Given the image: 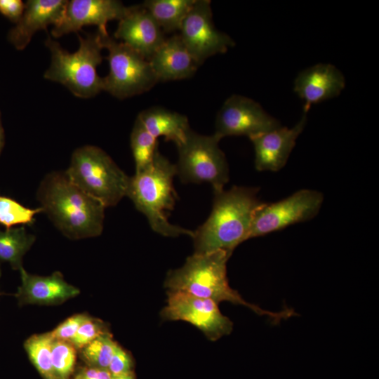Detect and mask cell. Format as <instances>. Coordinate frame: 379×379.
Here are the masks:
<instances>
[{
	"instance_id": "obj_18",
	"label": "cell",
	"mask_w": 379,
	"mask_h": 379,
	"mask_svg": "<svg viewBox=\"0 0 379 379\" xmlns=\"http://www.w3.org/2000/svg\"><path fill=\"white\" fill-rule=\"evenodd\" d=\"M19 271L22 283L15 296L20 305L58 304L79 293V290L67 283L59 272L41 277L30 274L23 267Z\"/></svg>"
},
{
	"instance_id": "obj_36",
	"label": "cell",
	"mask_w": 379,
	"mask_h": 379,
	"mask_svg": "<svg viewBox=\"0 0 379 379\" xmlns=\"http://www.w3.org/2000/svg\"><path fill=\"white\" fill-rule=\"evenodd\" d=\"M1 269H0V277H1Z\"/></svg>"
},
{
	"instance_id": "obj_6",
	"label": "cell",
	"mask_w": 379,
	"mask_h": 379,
	"mask_svg": "<svg viewBox=\"0 0 379 379\" xmlns=\"http://www.w3.org/2000/svg\"><path fill=\"white\" fill-rule=\"evenodd\" d=\"M65 173L74 185L105 207L114 206L126 197L130 177L96 146L76 149Z\"/></svg>"
},
{
	"instance_id": "obj_33",
	"label": "cell",
	"mask_w": 379,
	"mask_h": 379,
	"mask_svg": "<svg viewBox=\"0 0 379 379\" xmlns=\"http://www.w3.org/2000/svg\"><path fill=\"white\" fill-rule=\"evenodd\" d=\"M112 379H135V377L133 371H131L125 374L113 376Z\"/></svg>"
},
{
	"instance_id": "obj_9",
	"label": "cell",
	"mask_w": 379,
	"mask_h": 379,
	"mask_svg": "<svg viewBox=\"0 0 379 379\" xmlns=\"http://www.w3.org/2000/svg\"><path fill=\"white\" fill-rule=\"evenodd\" d=\"M323 201L324 195L320 192L302 189L280 201L262 202L253 213L248 239L314 218Z\"/></svg>"
},
{
	"instance_id": "obj_12",
	"label": "cell",
	"mask_w": 379,
	"mask_h": 379,
	"mask_svg": "<svg viewBox=\"0 0 379 379\" xmlns=\"http://www.w3.org/2000/svg\"><path fill=\"white\" fill-rule=\"evenodd\" d=\"M279 126L280 122L258 102L234 94L227 98L217 114L214 134L220 139L232 135L251 139Z\"/></svg>"
},
{
	"instance_id": "obj_14",
	"label": "cell",
	"mask_w": 379,
	"mask_h": 379,
	"mask_svg": "<svg viewBox=\"0 0 379 379\" xmlns=\"http://www.w3.org/2000/svg\"><path fill=\"white\" fill-rule=\"evenodd\" d=\"M303 112L293 127H282L251 138L255 152V168L258 171L277 172L286 164L296 140L304 130L307 116Z\"/></svg>"
},
{
	"instance_id": "obj_20",
	"label": "cell",
	"mask_w": 379,
	"mask_h": 379,
	"mask_svg": "<svg viewBox=\"0 0 379 379\" xmlns=\"http://www.w3.org/2000/svg\"><path fill=\"white\" fill-rule=\"evenodd\" d=\"M137 118L156 139L164 137L175 145L182 142L191 130L187 117L161 107H152L139 113Z\"/></svg>"
},
{
	"instance_id": "obj_2",
	"label": "cell",
	"mask_w": 379,
	"mask_h": 379,
	"mask_svg": "<svg viewBox=\"0 0 379 379\" xmlns=\"http://www.w3.org/2000/svg\"><path fill=\"white\" fill-rule=\"evenodd\" d=\"M37 198L43 212L66 237L79 239L99 236L105 206L74 185L65 172H52L41 182Z\"/></svg>"
},
{
	"instance_id": "obj_32",
	"label": "cell",
	"mask_w": 379,
	"mask_h": 379,
	"mask_svg": "<svg viewBox=\"0 0 379 379\" xmlns=\"http://www.w3.org/2000/svg\"><path fill=\"white\" fill-rule=\"evenodd\" d=\"M79 375L82 379H112L113 377L107 368L92 366L84 368Z\"/></svg>"
},
{
	"instance_id": "obj_28",
	"label": "cell",
	"mask_w": 379,
	"mask_h": 379,
	"mask_svg": "<svg viewBox=\"0 0 379 379\" xmlns=\"http://www.w3.org/2000/svg\"><path fill=\"white\" fill-rule=\"evenodd\" d=\"M109 333L105 324L99 319L88 317L81 324L71 340V343L77 348H83L99 336Z\"/></svg>"
},
{
	"instance_id": "obj_4",
	"label": "cell",
	"mask_w": 379,
	"mask_h": 379,
	"mask_svg": "<svg viewBox=\"0 0 379 379\" xmlns=\"http://www.w3.org/2000/svg\"><path fill=\"white\" fill-rule=\"evenodd\" d=\"M176 175L175 164L158 150L150 166L130 177L126 197L146 216L154 232L164 237H192L194 232L173 225L168 220L178 199L173 187Z\"/></svg>"
},
{
	"instance_id": "obj_26",
	"label": "cell",
	"mask_w": 379,
	"mask_h": 379,
	"mask_svg": "<svg viewBox=\"0 0 379 379\" xmlns=\"http://www.w3.org/2000/svg\"><path fill=\"white\" fill-rule=\"evenodd\" d=\"M117 345L110 333H107L83 347L82 354L90 366L108 368Z\"/></svg>"
},
{
	"instance_id": "obj_30",
	"label": "cell",
	"mask_w": 379,
	"mask_h": 379,
	"mask_svg": "<svg viewBox=\"0 0 379 379\" xmlns=\"http://www.w3.org/2000/svg\"><path fill=\"white\" fill-rule=\"evenodd\" d=\"M132 366L130 355L117 344L107 369L112 376H117L132 371Z\"/></svg>"
},
{
	"instance_id": "obj_15",
	"label": "cell",
	"mask_w": 379,
	"mask_h": 379,
	"mask_svg": "<svg viewBox=\"0 0 379 379\" xmlns=\"http://www.w3.org/2000/svg\"><path fill=\"white\" fill-rule=\"evenodd\" d=\"M114 38L148 60L166 39L163 30L142 5L129 7L127 14L119 20Z\"/></svg>"
},
{
	"instance_id": "obj_8",
	"label": "cell",
	"mask_w": 379,
	"mask_h": 379,
	"mask_svg": "<svg viewBox=\"0 0 379 379\" xmlns=\"http://www.w3.org/2000/svg\"><path fill=\"white\" fill-rule=\"evenodd\" d=\"M100 35L109 67L102 77V91L124 99L148 91L158 82L148 60L109 34Z\"/></svg>"
},
{
	"instance_id": "obj_5",
	"label": "cell",
	"mask_w": 379,
	"mask_h": 379,
	"mask_svg": "<svg viewBox=\"0 0 379 379\" xmlns=\"http://www.w3.org/2000/svg\"><path fill=\"white\" fill-rule=\"evenodd\" d=\"M78 36V50L69 53L48 36L45 44L51 52V62L44 77L62 84L78 98H88L102 91V77L98 74L97 67L103 59V47L98 32Z\"/></svg>"
},
{
	"instance_id": "obj_7",
	"label": "cell",
	"mask_w": 379,
	"mask_h": 379,
	"mask_svg": "<svg viewBox=\"0 0 379 379\" xmlns=\"http://www.w3.org/2000/svg\"><path fill=\"white\" fill-rule=\"evenodd\" d=\"M221 139L214 133L204 135L192 129L185 140L176 145L177 175L183 183H209L213 192L224 190L229 181V166L219 147Z\"/></svg>"
},
{
	"instance_id": "obj_16",
	"label": "cell",
	"mask_w": 379,
	"mask_h": 379,
	"mask_svg": "<svg viewBox=\"0 0 379 379\" xmlns=\"http://www.w3.org/2000/svg\"><path fill=\"white\" fill-rule=\"evenodd\" d=\"M345 86V77L337 67L319 63L298 74L293 91L303 102V112L307 113L312 105L338 96Z\"/></svg>"
},
{
	"instance_id": "obj_3",
	"label": "cell",
	"mask_w": 379,
	"mask_h": 379,
	"mask_svg": "<svg viewBox=\"0 0 379 379\" xmlns=\"http://www.w3.org/2000/svg\"><path fill=\"white\" fill-rule=\"evenodd\" d=\"M231 255L221 250L202 254L194 253L187 258L181 267L168 273L165 286L168 291H183L212 300L218 304L228 301L246 306L257 314L271 319L274 324L296 315L297 313L291 309L274 312L244 300L237 291L230 287L227 278L226 264Z\"/></svg>"
},
{
	"instance_id": "obj_10",
	"label": "cell",
	"mask_w": 379,
	"mask_h": 379,
	"mask_svg": "<svg viewBox=\"0 0 379 379\" xmlns=\"http://www.w3.org/2000/svg\"><path fill=\"white\" fill-rule=\"evenodd\" d=\"M179 32L184 44L199 65L213 55L226 53L235 45L228 34L215 27L208 0H195L183 20Z\"/></svg>"
},
{
	"instance_id": "obj_1",
	"label": "cell",
	"mask_w": 379,
	"mask_h": 379,
	"mask_svg": "<svg viewBox=\"0 0 379 379\" xmlns=\"http://www.w3.org/2000/svg\"><path fill=\"white\" fill-rule=\"evenodd\" d=\"M258 192V187L243 186L213 192L211 214L192 237L194 253L221 250L232 254L238 245L248 240L253 213L262 203Z\"/></svg>"
},
{
	"instance_id": "obj_17",
	"label": "cell",
	"mask_w": 379,
	"mask_h": 379,
	"mask_svg": "<svg viewBox=\"0 0 379 379\" xmlns=\"http://www.w3.org/2000/svg\"><path fill=\"white\" fill-rule=\"evenodd\" d=\"M67 1L29 0L24 12L10 30L8 41L19 51L25 49L37 31L46 29L49 25H57L62 19Z\"/></svg>"
},
{
	"instance_id": "obj_35",
	"label": "cell",
	"mask_w": 379,
	"mask_h": 379,
	"mask_svg": "<svg viewBox=\"0 0 379 379\" xmlns=\"http://www.w3.org/2000/svg\"><path fill=\"white\" fill-rule=\"evenodd\" d=\"M74 379H82L80 375H78L77 378H75Z\"/></svg>"
},
{
	"instance_id": "obj_23",
	"label": "cell",
	"mask_w": 379,
	"mask_h": 379,
	"mask_svg": "<svg viewBox=\"0 0 379 379\" xmlns=\"http://www.w3.org/2000/svg\"><path fill=\"white\" fill-rule=\"evenodd\" d=\"M158 141L136 118L131 134V147L135 161V173L150 166L158 151Z\"/></svg>"
},
{
	"instance_id": "obj_24",
	"label": "cell",
	"mask_w": 379,
	"mask_h": 379,
	"mask_svg": "<svg viewBox=\"0 0 379 379\" xmlns=\"http://www.w3.org/2000/svg\"><path fill=\"white\" fill-rule=\"evenodd\" d=\"M53 342L51 333H47L32 335L25 343L30 360L44 379H58L52 364Z\"/></svg>"
},
{
	"instance_id": "obj_34",
	"label": "cell",
	"mask_w": 379,
	"mask_h": 379,
	"mask_svg": "<svg viewBox=\"0 0 379 379\" xmlns=\"http://www.w3.org/2000/svg\"><path fill=\"white\" fill-rule=\"evenodd\" d=\"M4 145V133L2 127L1 120V113H0V154L2 151Z\"/></svg>"
},
{
	"instance_id": "obj_19",
	"label": "cell",
	"mask_w": 379,
	"mask_h": 379,
	"mask_svg": "<svg viewBox=\"0 0 379 379\" xmlns=\"http://www.w3.org/2000/svg\"><path fill=\"white\" fill-rule=\"evenodd\" d=\"M149 61L158 82L190 78L199 66L179 34L166 38Z\"/></svg>"
},
{
	"instance_id": "obj_21",
	"label": "cell",
	"mask_w": 379,
	"mask_h": 379,
	"mask_svg": "<svg viewBox=\"0 0 379 379\" xmlns=\"http://www.w3.org/2000/svg\"><path fill=\"white\" fill-rule=\"evenodd\" d=\"M195 0H147L142 4L165 32L178 31Z\"/></svg>"
},
{
	"instance_id": "obj_11",
	"label": "cell",
	"mask_w": 379,
	"mask_h": 379,
	"mask_svg": "<svg viewBox=\"0 0 379 379\" xmlns=\"http://www.w3.org/2000/svg\"><path fill=\"white\" fill-rule=\"evenodd\" d=\"M161 316L166 320L187 321L212 341L229 335L233 328L232 322L221 313L217 302L183 291H168L167 305Z\"/></svg>"
},
{
	"instance_id": "obj_22",
	"label": "cell",
	"mask_w": 379,
	"mask_h": 379,
	"mask_svg": "<svg viewBox=\"0 0 379 379\" xmlns=\"http://www.w3.org/2000/svg\"><path fill=\"white\" fill-rule=\"evenodd\" d=\"M35 241L24 226L0 230V262H8L13 270L22 267V258Z\"/></svg>"
},
{
	"instance_id": "obj_29",
	"label": "cell",
	"mask_w": 379,
	"mask_h": 379,
	"mask_svg": "<svg viewBox=\"0 0 379 379\" xmlns=\"http://www.w3.org/2000/svg\"><path fill=\"white\" fill-rule=\"evenodd\" d=\"M87 317L88 316L85 314H76L68 318L51 332L52 338L53 340L71 341Z\"/></svg>"
},
{
	"instance_id": "obj_13",
	"label": "cell",
	"mask_w": 379,
	"mask_h": 379,
	"mask_svg": "<svg viewBox=\"0 0 379 379\" xmlns=\"http://www.w3.org/2000/svg\"><path fill=\"white\" fill-rule=\"evenodd\" d=\"M129 7L117 0H71L67 1L63 16L52 29L55 38L71 32H77L86 25H96L98 32L107 35V25L110 20L122 19Z\"/></svg>"
},
{
	"instance_id": "obj_25",
	"label": "cell",
	"mask_w": 379,
	"mask_h": 379,
	"mask_svg": "<svg viewBox=\"0 0 379 379\" xmlns=\"http://www.w3.org/2000/svg\"><path fill=\"white\" fill-rule=\"evenodd\" d=\"M41 212V207L29 208L11 198L0 195V225L6 230L18 225H31L34 215Z\"/></svg>"
},
{
	"instance_id": "obj_31",
	"label": "cell",
	"mask_w": 379,
	"mask_h": 379,
	"mask_svg": "<svg viewBox=\"0 0 379 379\" xmlns=\"http://www.w3.org/2000/svg\"><path fill=\"white\" fill-rule=\"evenodd\" d=\"M25 6L21 0H0V13L15 22L21 18Z\"/></svg>"
},
{
	"instance_id": "obj_27",
	"label": "cell",
	"mask_w": 379,
	"mask_h": 379,
	"mask_svg": "<svg viewBox=\"0 0 379 379\" xmlns=\"http://www.w3.org/2000/svg\"><path fill=\"white\" fill-rule=\"evenodd\" d=\"M51 355L57 378L67 379L73 372L76 361L74 346L68 341L53 340Z\"/></svg>"
}]
</instances>
